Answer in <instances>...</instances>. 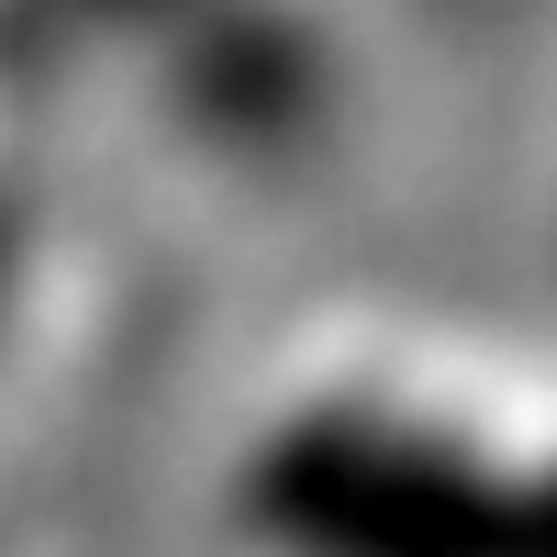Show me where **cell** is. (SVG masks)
I'll return each mask as SVG.
<instances>
[{"instance_id":"obj_1","label":"cell","mask_w":557,"mask_h":557,"mask_svg":"<svg viewBox=\"0 0 557 557\" xmlns=\"http://www.w3.org/2000/svg\"><path fill=\"white\" fill-rule=\"evenodd\" d=\"M246 524L278 557H513L524 480L391 401H301L246 457Z\"/></svg>"},{"instance_id":"obj_2","label":"cell","mask_w":557,"mask_h":557,"mask_svg":"<svg viewBox=\"0 0 557 557\" xmlns=\"http://www.w3.org/2000/svg\"><path fill=\"white\" fill-rule=\"evenodd\" d=\"M513 557H557V469L524 480V535H513Z\"/></svg>"}]
</instances>
